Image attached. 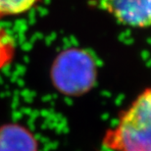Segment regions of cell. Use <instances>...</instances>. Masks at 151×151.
Wrapping results in <instances>:
<instances>
[{
  "label": "cell",
  "mask_w": 151,
  "mask_h": 151,
  "mask_svg": "<svg viewBox=\"0 0 151 151\" xmlns=\"http://www.w3.org/2000/svg\"><path fill=\"white\" fill-rule=\"evenodd\" d=\"M108 143L119 151H151V88L137 96L108 134Z\"/></svg>",
  "instance_id": "6da1fadb"
},
{
  "label": "cell",
  "mask_w": 151,
  "mask_h": 151,
  "mask_svg": "<svg viewBox=\"0 0 151 151\" xmlns=\"http://www.w3.org/2000/svg\"><path fill=\"white\" fill-rule=\"evenodd\" d=\"M97 66L93 57L83 49L70 48L56 57L51 67V80L57 90L65 95L77 96L93 86Z\"/></svg>",
  "instance_id": "7a4b0ae2"
},
{
  "label": "cell",
  "mask_w": 151,
  "mask_h": 151,
  "mask_svg": "<svg viewBox=\"0 0 151 151\" xmlns=\"http://www.w3.org/2000/svg\"><path fill=\"white\" fill-rule=\"evenodd\" d=\"M99 4L124 26L151 27V0H99Z\"/></svg>",
  "instance_id": "3957f363"
},
{
  "label": "cell",
  "mask_w": 151,
  "mask_h": 151,
  "mask_svg": "<svg viewBox=\"0 0 151 151\" xmlns=\"http://www.w3.org/2000/svg\"><path fill=\"white\" fill-rule=\"evenodd\" d=\"M0 151H37V141L24 126L8 124L0 127Z\"/></svg>",
  "instance_id": "277c9868"
},
{
  "label": "cell",
  "mask_w": 151,
  "mask_h": 151,
  "mask_svg": "<svg viewBox=\"0 0 151 151\" xmlns=\"http://www.w3.org/2000/svg\"><path fill=\"white\" fill-rule=\"evenodd\" d=\"M41 0H0V18L20 16L31 11Z\"/></svg>",
  "instance_id": "5b68a950"
},
{
  "label": "cell",
  "mask_w": 151,
  "mask_h": 151,
  "mask_svg": "<svg viewBox=\"0 0 151 151\" xmlns=\"http://www.w3.org/2000/svg\"><path fill=\"white\" fill-rule=\"evenodd\" d=\"M16 53V45L13 37L4 29L0 28V70L13 61Z\"/></svg>",
  "instance_id": "8992f818"
}]
</instances>
